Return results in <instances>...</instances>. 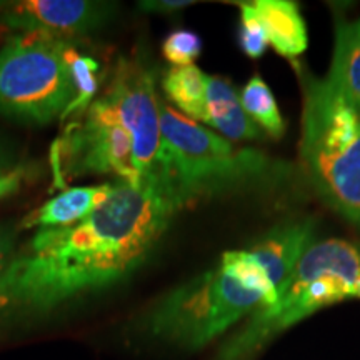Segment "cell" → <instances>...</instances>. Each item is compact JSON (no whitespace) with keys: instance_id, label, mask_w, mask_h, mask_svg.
<instances>
[{"instance_id":"cell-13","label":"cell","mask_w":360,"mask_h":360,"mask_svg":"<svg viewBox=\"0 0 360 360\" xmlns=\"http://www.w3.org/2000/svg\"><path fill=\"white\" fill-rule=\"evenodd\" d=\"M252 6L262 22L269 44L278 56L295 58L307 51V27L297 4L289 0H257Z\"/></svg>"},{"instance_id":"cell-16","label":"cell","mask_w":360,"mask_h":360,"mask_svg":"<svg viewBox=\"0 0 360 360\" xmlns=\"http://www.w3.org/2000/svg\"><path fill=\"white\" fill-rule=\"evenodd\" d=\"M240 102L245 114L262 127L272 139H281L285 132V122L278 110L276 97L260 75H254L245 84L240 94Z\"/></svg>"},{"instance_id":"cell-1","label":"cell","mask_w":360,"mask_h":360,"mask_svg":"<svg viewBox=\"0 0 360 360\" xmlns=\"http://www.w3.org/2000/svg\"><path fill=\"white\" fill-rule=\"evenodd\" d=\"M179 210L155 186L115 180L84 220L40 229L0 272V334L120 285L147 262Z\"/></svg>"},{"instance_id":"cell-12","label":"cell","mask_w":360,"mask_h":360,"mask_svg":"<svg viewBox=\"0 0 360 360\" xmlns=\"http://www.w3.org/2000/svg\"><path fill=\"white\" fill-rule=\"evenodd\" d=\"M205 97L204 124L212 127L214 132L233 142L262 137L257 124L245 114L240 97L229 80L207 75Z\"/></svg>"},{"instance_id":"cell-15","label":"cell","mask_w":360,"mask_h":360,"mask_svg":"<svg viewBox=\"0 0 360 360\" xmlns=\"http://www.w3.org/2000/svg\"><path fill=\"white\" fill-rule=\"evenodd\" d=\"M205 80L207 75L197 65L172 67L164 80L165 96L177 107L180 114L192 120L205 119Z\"/></svg>"},{"instance_id":"cell-10","label":"cell","mask_w":360,"mask_h":360,"mask_svg":"<svg viewBox=\"0 0 360 360\" xmlns=\"http://www.w3.org/2000/svg\"><path fill=\"white\" fill-rule=\"evenodd\" d=\"M314 224L310 220L277 225L247 252L257 262L276 290L289 278L292 270L312 245Z\"/></svg>"},{"instance_id":"cell-24","label":"cell","mask_w":360,"mask_h":360,"mask_svg":"<svg viewBox=\"0 0 360 360\" xmlns=\"http://www.w3.org/2000/svg\"><path fill=\"white\" fill-rule=\"evenodd\" d=\"M11 170H13V169H6V167H0V180H2L4 177H6V175L11 172Z\"/></svg>"},{"instance_id":"cell-23","label":"cell","mask_w":360,"mask_h":360,"mask_svg":"<svg viewBox=\"0 0 360 360\" xmlns=\"http://www.w3.org/2000/svg\"><path fill=\"white\" fill-rule=\"evenodd\" d=\"M17 165L19 164H17V155L12 143L4 135H0V167L15 169Z\"/></svg>"},{"instance_id":"cell-19","label":"cell","mask_w":360,"mask_h":360,"mask_svg":"<svg viewBox=\"0 0 360 360\" xmlns=\"http://www.w3.org/2000/svg\"><path fill=\"white\" fill-rule=\"evenodd\" d=\"M238 44L245 56L259 58L267 49V35H265L262 22L252 4H240V27H238Z\"/></svg>"},{"instance_id":"cell-22","label":"cell","mask_w":360,"mask_h":360,"mask_svg":"<svg viewBox=\"0 0 360 360\" xmlns=\"http://www.w3.org/2000/svg\"><path fill=\"white\" fill-rule=\"evenodd\" d=\"M193 0H146V2H139V7L146 12H162L170 13L180 8H186L193 6Z\"/></svg>"},{"instance_id":"cell-6","label":"cell","mask_w":360,"mask_h":360,"mask_svg":"<svg viewBox=\"0 0 360 360\" xmlns=\"http://www.w3.org/2000/svg\"><path fill=\"white\" fill-rule=\"evenodd\" d=\"M69 40L45 34H15L0 49V115L27 125L60 119L75 87L65 47Z\"/></svg>"},{"instance_id":"cell-2","label":"cell","mask_w":360,"mask_h":360,"mask_svg":"<svg viewBox=\"0 0 360 360\" xmlns=\"http://www.w3.org/2000/svg\"><path fill=\"white\" fill-rule=\"evenodd\" d=\"M162 147L152 186L180 210L202 199L267 184L285 172L282 162L231 141L160 102Z\"/></svg>"},{"instance_id":"cell-5","label":"cell","mask_w":360,"mask_h":360,"mask_svg":"<svg viewBox=\"0 0 360 360\" xmlns=\"http://www.w3.org/2000/svg\"><path fill=\"white\" fill-rule=\"evenodd\" d=\"M264 304L265 297L220 257L214 269L155 300L139 317L137 330L174 347L199 350Z\"/></svg>"},{"instance_id":"cell-21","label":"cell","mask_w":360,"mask_h":360,"mask_svg":"<svg viewBox=\"0 0 360 360\" xmlns=\"http://www.w3.org/2000/svg\"><path fill=\"white\" fill-rule=\"evenodd\" d=\"M25 172V165L19 164L15 169L11 170L6 177L0 180V199H6V197H11L13 193L19 192L22 182H24Z\"/></svg>"},{"instance_id":"cell-18","label":"cell","mask_w":360,"mask_h":360,"mask_svg":"<svg viewBox=\"0 0 360 360\" xmlns=\"http://www.w3.org/2000/svg\"><path fill=\"white\" fill-rule=\"evenodd\" d=\"M162 53L174 67L193 65L202 53V40L192 30H172L162 44Z\"/></svg>"},{"instance_id":"cell-8","label":"cell","mask_w":360,"mask_h":360,"mask_svg":"<svg viewBox=\"0 0 360 360\" xmlns=\"http://www.w3.org/2000/svg\"><path fill=\"white\" fill-rule=\"evenodd\" d=\"M102 97L130 135L134 165L142 186L152 184L162 147L160 101L154 70L142 58H119Z\"/></svg>"},{"instance_id":"cell-3","label":"cell","mask_w":360,"mask_h":360,"mask_svg":"<svg viewBox=\"0 0 360 360\" xmlns=\"http://www.w3.org/2000/svg\"><path fill=\"white\" fill-rule=\"evenodd\" d=\"M360 249L328 238L309 247L272 304L250 314L242 328L220 347L215 360H252L274 337L326 305L357 299Z\"/></svg>"},{"instance_id":"cell-17","label":"cell","mask_w":360,"mask_h":360,"mask_svg":"<svg viewBox=\"0 0 360 360\" xmlns=\"http://www.w3.org/2000/svg\"><path fill=\"white\" fill-rule=\"evenodd\" d=\"M65 60L69 64L72 80H74L75 98L67 107L64 115L60 117L62 122L72 115H82L90 107V103L96 101V94L98 90V64L92 57L80 53L75 49L74 42H70L65 47Z\"/></svg>"},{"instance_id":"cell-11","label":"cell","mask_w":360,"mask_h":360,"mask_svg":"<svg viewBox=\"0 0 360 360\" xmlns=\"http://www.w3.org/2000/svg\"><path fill=\"white\" fill-rule=\"evenodd\" d=\"M114 182L87 187H70L52 197L39 209L27 214L19 224L20 231L29 229H52L77 224L90 215L110 195Z\"/></svg>"},{"instance_id":"cell-9","label":"cell","mask_w":360,"mask_h":360,"mask_svg":"<svg viewBox=\"0 0 360 360\" xmlns=\"http://www.w3.org/2000/svg\"><path fill=\"white\" fill-rule=\"evenodd\" d=\"M115 11L102 0H0V27L72 42L107 25Z\"/></svg>"},{"instance_id":"cell-4","label":"cell","mask_w":360,"mask_h":360,"mask_svg":"<svg viewBox=\"0 0 360 360\" xmlns=\"http://www.w3.org/2000/svg\"><path fill=\"white\" fill-rule=\"evenodd\" d=\"M300 160L319 195L360 229V112L327 79H305Z\"/></svg>"},{"instance_id":"cell-7","label":"cell","mask_w":360,"mask_h":360,"mask_svg":"<svg viewBox=\"0 0 360 360\" xmlns=\"http://www.w3.org/2000/svg\"><path fill=\"white\" fill-rule=\"evenodd\" d=\"M52 167L57 180L84 175H115L142 187L132 157L130 135L102 96L69 124L52 146Z\"/></svg>"},{"instance_id":"cell-14","label":"cell","mask_w":360,"mask_h":360,"mask_svg":"<svg viewBox=\"0 0 360 360\" xmlns=\"http://www.w3.org/2000/svg\"><path fill=\"white\" fill-rule=\"evenodd\" d=\"M327 80L360 112V19L337 25Z\"/></svg>"},{"instance_id":"cell-20","label":"cell","mask_w":360,"mask_h":360,"mask_svg":"<svg viewBox=\"0 0 360 360\" xmlns=\"http://www.w3.org/2000/svg\"><path fill=\"white\" fill-rule=\"evenodd\" d=\"M19 238V225L13 222H0V272L6 269L12 254L17 249Z\"/></svg>"}]
</instances>
